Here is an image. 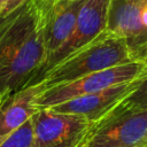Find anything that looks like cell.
Returning a JSON list of instances; mask_svg holds the SVG:
<instances>
[{
	"mask_svg": "<svg viewBox=\"0 0 147 147\" xmlns=\"http://www.w3.org/2000/svg\"><path fill=\"white\" fill-rule=\"evenodd\" d=\"M146 72L147 68L144 62L131 61L90 74L70 83L46 87L39 93L34 102L38 109L52 108L77 96L96 93L117 85L134 82Z\"/></svg>",
	"mask_w": 147,
	"mask_h": 147,
	"instance_id": "obj_4",
	"label": "cell"
},
{
	"mask_svg": "<svg viewBox=\"0 0 147 147\" xmlns=\"http://www.w3.org/2000/svg\"><path fill=\"white\" fill-rule=\"evenodd\" d=\"M146 144H147V138H146ZM146 144H145V145H146Z\"/></svg>",
	"mask_w": 147,
	"mask_h": 147,
	"instance_id": "obj_17",
	"label": "cell"
},
{
	"mask_svg": "<svg viewBox=\"0 0 147 147\" xmlns=\"http://www.w3.org/2000/svg\"><path fill=\"white\" fill-rule=\"evenodd\" d=\"M30 0H6V7H5V11H3V16L9 15L10 13L15 11L16 9L21 8L22 6H24L25 3H28ZM1 17V18H2Z\"/></svg>",
	"mask_w": 147,
	"mask_h": 147,
	"instance_id": "obj_13",
	"label": "cell"
},
{
	"mask_svg": "<svg viewBox=\"0 0 147 147\" xmlns=\"http://www.w3.org/2000/svg\"><path fill=\"white\" fill-rule=\"evenodd\" d=\"M106 30L123 38L138 60L147 45V0H110Z\"/></svg>",
	"mask_w": 147,
	"mask_h": 147,
	"instance_id": "obj_6",
	"label": "cell"
},
{
	"mask_svg": "<svg viewBox=\"0 0 147 147\" xmlns=\"http://www.w3.org/2000/svg\"><path fill=\"white\" fill-rule=\"evenodd\" d=\"M84 2L85 0H46L44 40L47 61L70 38Z\"/></svg>",
	"mask_w": 147,
	"mask_h": 147,
	"instance_id": "obj_9",
	"label": "cell"
},
{
	"mask_svg": "<svg viewBox=\"0 0 147 147\" xmlns=\"http://www.w3.org/2000/svg\"><path fill=\"white\" fill-rule=\"evenodd\" d=\"M0 147H34L33 126L31 118L15 132H13L8 138H6L0 144Z\"/></svg>",
	"mask_w": 147,
	"mask_h": 147,
	"instance_id": "obj_12",
	"label": "cell"
},
{
	"mask_svg": "<svg viewBox=\"0 0 147 147\" xmlns=\"http://www.w3.org/2000/svg\"><path fill=\"white\" fill-rule=\"evenodd\" d=\"M46 88L42 80L5 95L0 103V144L21 127L38 110L36 98Z\"/></svg>",
	"mask_w": 147,
	"mask_h": 147,
	"instance_id": "obj_10",
	"label": "cell"
},
{
	"mask_svg": "<svg viewBox=\"0 0 147 147\" xmlns=\"http://www.w3.org/2000/svg\"><path fill=\"white\" fill-rule=\"evenodd\" d=\"M45 9L46 0H30L0 18V93L7 95L40 80L47 62Z\"/></svg>",
	"mask_w": 147,
	"mask_h": 147,
	"instance_id": "obj_1",
	"label": "cell"
},
{
	"mask_svg": "<svg viewBox=\"0 0 147 147\" xmlns=\"http://www.w3.org/2000/svg\"><path fill=\"white\" fill-rule=\"evenodd\" d=\"M5 7H6V0H0V18L3 16Z\"/></svg>",
	"mask_w": 147,
	"mask_h": 147,
	"instance_id": "obj_14",
	"label": "cell"
},
{
	"mask_svg": "<svg viewBox=\"0 0 147 147\" xmlns=\"http://www.w3.org/2000/svg\"><path fill=\"white\" fill-rule=\"evenodd\" d=\"M144 76L131 83L117 85L96 93L74 98L57 106H54L51 109L62 114L80 116L94 123L110 110H113L123 100H125L138 87Z\"/></svg>",
	"mask_w": 147,
	"mask_h": 147,
	"instance_id": "obj_8",
	"label": "cell"
},
{
	"mask_svg": "<svg viewBox=\"0 0 147 147\" xmlns=\"http://www.w3.org/2000/svg\"><path fill=\"white\" fill-rule=\"evenodd\" d=\"M109 2L110 0H85L79 9L70 38L47 61L44 74L60 61L92 42L106 31Z\"/></svg>",
	"mask_w": 147,
	"mask_h": 147,
	"instance_id": "obj_7",
	"label": "cell"
},
{
	"mask_svg": "<svg viewBox=\"0 0 147 147\" xmlns=\"http://www.w3.org/2000/svg\"><path fill=\"white\" fill-rule=\"evenodd\" d=\"M142 147H147V144H146V145H144V146H142Z\"/></svg>",
	"mask_w": 147,
	"mask_h": 147,
	"instance_id": "obj_16",
	"label": "cell"
},
{
	"mask_svg": "<svg viewBox=\"0 0 147 147\" xmlns=\"http://www.w3.org/2000/svg\"><path fill=\"white\" fill-rule=\"evenodd\" d=\"M147 138V109L119 103L94 122L80 147H142Z\"/></svg>",
	"mask_w": 147,
	"mask_h": 147,
	"instance_id": "obj_3",
	"label": "cell"
},
{
	"mask_svg": "<svg viewBox=\"0 0 147 147\" xmlns=\"http://www.w3.org/2000/svg\"><path fill=\"white\" fill-rule=\"evenodd\" d=\"M5 98V94H2V93H0V103H1V101H2V99Z\"/></svg>",
	"mask_w": 147,
	"mask_h": 147,
	"instance_id": "obj_15",
	"label": "cell"
},
{
	"mask_svg": "<svg viewBox=\"0 0 147 147\" xmlns=\"http://www.w3.org/2000/svg\"><path fill=\"white\" fill-rule=\"evenodd\" d=\"M34 147H80L92 122L51 108H39L31 117Z\"/></svg>",
	"mask_w": 147,
	"mask_h": 147,
	"instance_id": "obj_5",
	"label": "cell"
},
{
	"mask_svg": "<svg viewBox=\"0 0 147 147\" xmlns=\"http://www.w3.org/2000/svg\"><path fill=\"white\" fill-rule=\"evenodd\" d=\"M138 60L144 62L147 68V45L141 51ZM122 103L129 107L138 108V109H147V72L142 77L138 87L125 100H123Z\"/></svg>",
	"mask_w": 147,
	"mask_h": 147,
	"instance_id": "obj_11",
	"label": "cell"
},
{
	"mask_svg": "<svg viewBox=\"0 0 147 147\" xmlns=\"http://www.w3.org/2000/svg\"><path fill=\"white\" fill-rule=\"evenodd\" d=\"M131 61L138 60L133 57L125 40L106 30L92 42L53 65L40 80L51 87Z\"/></svg>",
	"mask_w": 147,
	"mask_h": 147,
	"instance_id": "obj_2",
	"label": "cell"
}]
</instances>
